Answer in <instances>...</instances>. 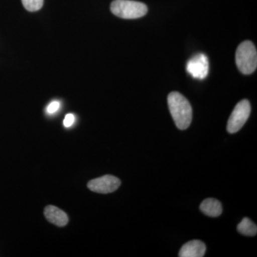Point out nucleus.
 <instances>
[{"label": "nucleus", "mask_w": 257, "mask_h": 257, "mask_svg": "<svg viewBox=\"0 0 257 257\" xmlns=\"http://www.w3.org/2000/svg\"><path fill=\"white\" fill-rule=\"evenodd\" d=\"M167 101L176 126L179 130H187L192 120V108L189 101L177 92H171Z\"/></svg>", "instance_id": "1"}, {"label": "nucleus", "mask_w": 257, "mask_h": 257, "mask_svg": "<svg viewBox=\"0 0 257 257\" xmlns=\"http://www.w3.org/2000/svg\"><path fill=\"white\" fill-rule=\"evenodd\" d=\"M236 64L241 73L250 74L256 70L257 52L256 47L251 41H244L240 44L236 52Z\"/></svg>", "instance_id": "2"}, {"label": "nucleus", "mask_w": 257, "mask_h": 257, "mask_svg": "<svg viewBox=\"0 0 257 257\" xmlns=\"http://www.w3.org/2000/svg\"><path fill=\"white\" fill-rule=\"evenodd\" d=\"M111 11L123 19H138L147 15V5L133 0H114L111 4Z\"/></svg>", "instance_id": "3"}, {"label": "nucleus", "mask_w": 257, "mask_h": 257, "mask_svg": "<svg viewBox=\"0 0 257 257\" xmlns=\"http://www.w3.org/2000/svg\"><path fill=\"white\" fill-rule=\"evenodd\" d=\"M250 113H251V105L249 101L246 99L240 101L235 106L234 110L231 112L228 120L227 126H226L228 133L234 134L239 131L247 121Z\"/></svg>", "instance_id": "4"}, {"label": "nucleus", "mask_w": 257, "mask_h": 257, "mask_svg": "<svg viewBox=\"0 0 257 257\" xmlns=\"http://www.w3.org/2000/svg\"><path fill=\"white\" fill-rule=\"evenodd\" d=\"M121 185V181L112 175H104L99 178L92 179L87 184L88 188L92 192L99 194L114 192Z\"/></svg>", "instance_id": "5"}, {"label": "nucleus", "mask_w": 257, "mask_h": 257, "mask_svg": "<svg viewBox=\"0 0 257 257\" xmlns=\"http://www.w3.org/2000/svg\"><path fill=\"white\" fill-rule=\"evenodd\" d=\"M209 60L203 53L194 55L187 62V72L194 79H204L209 73Z\"/></svg>", "instance_id": "6"}, {"label": "nucleus", "mask_w": 257, "mask_h": 257, "mask_svg": "<svg viewBox=\"0 0 257 257\" xmlns=\"http://www.w3.org/2000/svg\"><path fill=\"white\" fill-rule=\"evenodd\" d=\"M206 245L199 240H192L186 243L181 248L179 256L180 257H202L206 252Z\"/></svg>", "instance_id": "7"}, {"label": "nucleus", "mask_w": 257, "mask_h": 257, "mask_svg": "<svg viewBox=\"0 0 257 257\" xmlns=\"http://www.w3.org/2000/svg\"><path fill=\"white\" fill-rule=\"evenodd\" d=\"M44 214L47 220L56 226H64L68 223L69 218L67 214L55 206H47L45 207Z\"/></svg>", "instance_id": "8"}, {"label": "nucleus", "mask_w": 257, "mask_h": 257, "mask_svg": "<svg viewBox=\"0 0 257 257\" xmlns=\"http://www.w3.org/2000/svg\"><path fill=\"white\" fill-rule=\"evenodd\" d=\"M200 210L206 215L217 217L222 213V206L217 199L209 198L203 201L200 205Z\"/></svg>", "instance_id": "9"}, {"label": "nucleus", "mask_w": 257, "mask_h": 257, "mask_svg": "<svg viewBox=\"0 0 257 257\" xmlns=\"http://www.w3.org/2000/svg\"><path fill=\"white\" fill-rule=\"evenodd\" d=\"M237 231H239L240 234L244 235V236H256L257 226L248 218H243L241 222L237 225Z\"/></svg>", "instance_id": "10"}, {"label": "nucleus", "mask_w": 257, "mask_h": 257, "mask_svg": "<svg viewBox=\"0 0 257 257\" xmlns=\"http://www.w3.org/2000/svg\"><path fill=\"white\" fill-rule=\"evenodd\" d=\"M24 8L30 12H36L43 6L44 0H22Z\"/></svg>", "instance_id": "11"}, {"label": "nucleus", "mask_w": 257, "mask_h": 257, "mask_svg": "<svg viewBox=\"0 0 257 257\" xmlns=\"http://www.w3.org/2000/svg\"><path fill=\"white\" fill-rule=\"evenodd\" d=\"M60 107V103L58 101H52L47 108V112L48 114H54L59 110Z\"/></svg>", "instance_id": "12"}, {"label": "nucleus", "mask_w": 257, "mask_h": 257, "mask_svg": "<svg viewBox=\"0 0 257 257\" xmlns=\"http://www.w3.org/2000/svg\"><path fill=\"white\" fill-rule=\"evenodd\" d=\"M74 121H75V117L74 114H67L64 119V126L67 128L70 127L74 124Z\"/></svg>", "instance_id": "13"}]
</instances>
